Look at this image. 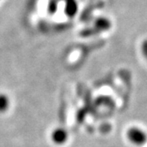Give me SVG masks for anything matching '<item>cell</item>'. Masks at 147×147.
<instances>
[{"label":"cell","instance_id":"cell-1","mask_svg":"<svg viewBox=\"0 0 147 147\" xmlns=\"http://www.w3.org/2000/svg\"><path fill=\"white\" fill-rule=\"evenodd\" d=\"M127 138L131 144L138 146L144 145L147 143V134L140 128H130L127 132Z\"/></svg>","mask_w":147,"mask_h":147},{"label":"cell","instance_id":"cell-2","mask_svg":"<svg viewBox=\"0 0 147 147\" xmlns=\"http://www.w3.org/2000/svg\"><path fill=\"white\" fill-rule=\"evenodd\" d=\"M51 141L55 144L61 145V144H64L67 142L68 138V134L67 130L63 128H57L51 132Z\"/></svg>","mask_w":147,"mask_h":147},{"label":"cell","instance_id":"cell-3","mask_svg":"<svg viewBox=\"0 0 147 147\" xmlns=\"http://www.w3.org/2000/svg\"><path fill=\"white\" fill-rule=\"evenodd\" d=\"M10 100L5 94H0V113H4L9 108Z\"/></svg>","mask_w":147,"mask_h":147}]
</instances>
